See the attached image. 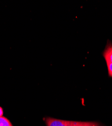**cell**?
I'll use <instances>...</instances> for the list:
<instances>
[{"mask_svg": "<svg viewBox=\"0 0 112 126\" xmlns=\"http://www.w3.org/2000/svg\"><path fill=\"white\" fill-rule=\"evenodd\" d=\"M102 55L106 62L109 76L112 77V43L110 40H108Z\"/></svg>", "mask_w": 112, "mask_h": 126, "instance_id": "1", "label": "cell"}, {"mask_svg": "<svg viewBox=\"0 0 112 126\" xmlns=\"http://www.w3.org/2000/svg\"><path fill=\"white\" fill-rule=\"evenodd\" d=\"M65 126H104L102 124L96 122H78V121H68V123Z\"/></svg>", "mask_w": 112, "mask_h": 126, "instance_id": "2", "label": "cell"}, {"mask_svg": "<svg viewBox=\"0 0 112 126\" xmlns=\"http://www.w3.org/2000/svg\"><path fill=\"white\" fill-rule=\"evenodd\" d=\"M45 122L47 126H65L68 121L48 117L45 119Z\"/></svg>", "mask_w": 112, "mask_h": 126, "instance_id": "3", "label": "cell"}, {"mask_svg": "<svg viewBox=\"0 0 112 126\" xmlns=\"http://www.w3.org/2000/svg\"><path fill=\"white\" fill-rule=\"evenodd\" d=\"M0 126H13L12 123L5 117H0Z\"/></svg>", "mask_w": 112, "mask_h": 126, "instance_id": "4", "label": "cell"}, {"mask_svg": "<svg viewBox=\"0 0 112 126\" xmlns=\"http://www.w3.org/2000/svg\"><path fill=\"white\" fill-rule=\"evenodd\" d=\"M3 114H4L3 109L1 107H0V117H3Z\"/></svg>", "mask_w": 112, "mask_h": 126, "instance_id": "5", "label": "cell"}]
</instances>
